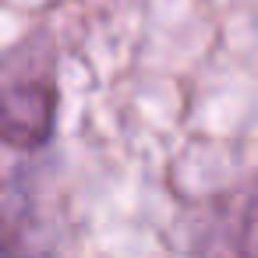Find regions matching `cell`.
Segmentation results:
<instances>
[{
    "label": "cell",
    "instance_id": "1",
    "mask_svg": "<svg viewBox=\"0 0 258 258\" xmlns=\"http://www.w3.org/2000/svg\"><path fill=\"white\" fill-rule=\"evenodd\" d=\"M191 258H258V177L219 187L184 212Z\"/></svg>",
    "mask_w": 258,
    "mask_h": 258
},
{
    "label": "cell",
    "instance_id": "2",
    "mask_svg": "<svg viewBox=\"0 0 258 258\" xmlns=\"http://www.w3.org/2000/svg\"><path fill=\"white\" fill-rule=\"evenodd\" d=\"M57 117V89L46 75H18L8 64L4 89V142L11 149H39L53 135Z\"/></svg>",
    "mask_w": 258,
    "mask_h": 258
}]
</instances>
